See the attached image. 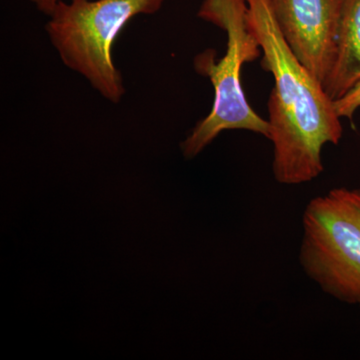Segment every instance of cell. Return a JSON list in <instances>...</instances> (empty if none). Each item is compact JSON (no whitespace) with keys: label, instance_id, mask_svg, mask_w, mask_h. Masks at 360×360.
I'll return each mask as SVG.
<instances>
[{"label":"cell","instance_id":"obj_4","mask_svg":"<svg viewBox=\"0 0 360 360\" xmlns=\"http://www.w3.org/2000/svg\"><path fill=\"white\" fill-rule=\"evenodd\" d=\"M300 264L324 293L360 307V187L333 188L307 203Z\"/></svg>","mask_w":360,"mask_h":360},{"label":"cell","instance_id":"obj_8","mask_svg":"<svg viewBox=\"0 0 360 360\" xmlns=\"http://www.w3.org/2000/svg\"><path fill=\"white\" fill-rule=\"evenodd\" d=\"M28 1L37 7V11H39L40 13L49 15L54 7L58 6L59 2L65 1V0H28Z\"/></svg>","mask_w":360,"mask_h":360},{"label":"cell","instance_id":"obj_2","mask_svg":"<svg viewBox=\"0 0 360 360\" xmlns=\"http://www.w3.org/2000/svg\"><path fill=\"white\" fill-rule=\"evenodd\" d=\"M198 16L224 30L227 41L222 58H217L214 49H206L194 58V70L210 80L214 99L210 112L180 144L186 160L196 158L226 130L270 137L269 122L253 110L241 85L243 65L262 56L259 42L248 27L246 0H203Z\"/></svg>","mask_w":360,"mask_h":360},{"label":"cell","instance_id":"obj_5","mask_svg":"<svg viewBox=\"0 0 360 360\" xmlns=\"http://www.w3.org/2000/svg\"><path fill=\"white\" fill-rule=\"evenodd\" d=\"M286 44L322 84L338 56L341 0H270Z\"/></svg>","mask_w":360,"mask_h":360},{"label":"cell","instance_id":"obj_7","mask_svg":"<svg viewBox=\"0 0 360 360\" xmlns=\"http://www.w3.org/2000/svg\"><path fill=\"white\" fill-rule=\"evenodd\" d=\"M338 116L352 120L355 112L360 108V79L341 98L335 101Z\"/></svg>","mask_w":360,"mask_h":360},{"label":"cell","instance_id":"obj_1","mask_svg":"<svg viewBox=\"0 0 360 360\" xmlns=\"http://www.w3.org/2000/svg\"><path fill=\"white\" fill-rule=\"evenodd\" d=\"M246 4L248 27L262 47V68L274 79L267 103L274 179L284 186L307 184L323 172L324 146L342 139L341 118L323 84L286 44L270 0Z\"/></svg>","mask_w":360,"mask_h":360},{"label":"cell","instance_id":"obj_6","mask_svg":"<svg viewBox=\"0 0 360 360\" xmlns=\"http://www.w3.org/2000/svg\"><path fill=\"white\" fill-rule=\"evenodd\" d=\"M360 79V0H341L338 56L323 87L333 101Z\"/></svg>","mask_w":360,"mask_h":360},{"label":"cell","instance_id":"obj_3","mask_svg":"<svg viewBox=\"0 0 360 360\" xmlns=\"http://www.w3.org/2000/svg\"><path fill=\"white\" fill-rule=\"evenodd\" d=\"M165 0H65L45 25L63 65L87 80L106 101L118 103L125 94L112 59L116 37L132 18L160 11Z\"/></svg>","mask_w":360,"mask_h":360}]
</instances>
